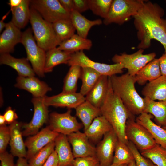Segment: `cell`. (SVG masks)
Returning <instances> with one entry per match:
<instances>
[{"instance_id": "6da1fadb", "label": "cell", "mask_w": 166, "mask_h": 166, "mask_svg": "<svg viewBox=\"0 0 166 166\" xmlns=\"http://www.w3.org/2000/svg\"><path fill=\"white\" fill-rule=\"evenodd\" d=\"M164 11L159 5L146 1L133 17L134 24L140 41L137 48L144 49L150 46L152 39L163 45L166 53V18H163Z\"/></svg>"}, {"instance_id": "7a4b0ae2", "label": "cell", "mask_w": 166, "mask_h": 166, "mask_svg": "<svg viewBox=\"0 0 166 166\" xmlns=\"http://www.w3.org/2000/svg\"><path fill=\"white\" fill-rule=\"evenodd\" d=\"M109 81L106 96L100 108L101 114L110 124L118 140L127 144L129 140L125 133L127 121L135 116L113 91L109 78Z\"/></svg>"}, {"instance_id": "3957f363", "label": "cell", "mask_w": 166, "mask_h": 166, "mask_svg": "<svg viewBox=\"0 0 166 166\" xmlns=\"http://www.w3.org/2000/svg\"><path fill=\"white\" fill-rule=\"evenodd\" d=\"M112 88L125 107L133 115H139L144 112L145 103L137 92L135 86L134 76L127 73L120 76L109 77Z\"/></svg>"}, {"instance_id": "277c9868", "label": "cell", "mask_w": 166, "mask_h": 166, "mask_svg": "<svg viewBox=\"0 0 166 166\" xmlns=\"http://www.w3.org/2000/svg\"><path fill=\"white\" fill-rule=\"evenodd\" d=\"M30 21L37 45L46 52L57 47L61 42L57 36L52 23L45 20L31 7Z\"/></svg>"}, {"instance_id": "5b68a950", "label": "cell", "mask_w": 166, "mask_h": 166, "mask_svg": "<svg viewBox=\"0 0 166 166\" xmlns=\"http://www.w3.org/2000/svg\"><path fill=\"white\" fill-rule=\"evenodd\" d=\"M144 2L142 0H113L103 23L106 25L112 23L122 25L135 16Z\"/></svg>"}, {"instance_id": "8992f818", "label": "cell", "mask_w": 166, "mask_h": 166, "mask_svg": "<svg viewBox=\"0 0 166 166\" xmlns=\"http://www.w3.org/2000/svg\"><path fill=\"white\" fill-rule=\"evenodd\" d=\"M32 29L29 28L22 32L21 43L24 47L27 58L35 73L40 77L45 76L44 70L46 52L36 42Z\"/></svg>"}, {"instance_id": "52a82bcc", "label": "cell", "mask_w": 166, "mask_h": 166, "mask_svg": "<svg viewBox=\"0 0 166 166\" xmlns=\"http://www.w3.org/2000/svg\"><path fill=\"white\" fill-rule=\"evenodd\" d=\"M67 65L71 66L77 65L81 67H87L92 68L101 75L111 77L123 72L124 68L121 63H115L109 65L96 62L90 59L84 53L81 51L72 53Z\"/></svg>"}, {"instance_id": "ba28073f", "label": "cell", "mask_w": 166, "mask_h": 166, "mask_svg": "<svg viewBox=\"0 0 166 166\" xmlns=\"http://www.w3.org/2000/svg\"><path fill=\"white\" fill-rule=\"evenodd\" d=\"M30 6L44 19L52 23L60 20L70 19V13L63 7L59 0H30Z\"/></svg>"}, {"instance_id": "9c48e42d", "label": "cell", "mask_w": 166, "mask_h": 166, "mask_svg": "<svg viewBox=\"0 0 166 166\" xmlns=\"http://www.w3.org/2000/svg\"><path fill=\"white\" fill-rule=\"evenodd\" d=\"M133 117L128 120L125 133L129 141L141 151L148 150L157 144L149 131Z\"/></svg>"}, {"instance_id": "30bf717a", "label": "cell", "mask_w": 166, "mask_h": 166, "mask_svg": "<svg viewBox=\"0 0 166 166\" xmlns=\"http://www.w3.org/2000/svg\"><path fill=\"white\" fill-rule=\"evenodd\" d=\"M143 52L144 49H140L132 54H127L125 53L120 55L116 54L112 60L115 63L122 64L124 68L127 69V73L134 76L142 68L155 59L156 56L155 53L144 54Z\"/></svg>"}, {"instance_id": "8fae6325", "label": "cell", "mask_w": 166, "mask_h": 166, "mask_svg": "<svg viewBox=\"0 0 166 166\" xmlns=\"http://www.w3.org/2000/svg\"><path fill=\"white\" fill-rule=\"evenodd\" d=\"M34 108L33 117L28 123H22V136H26L37 134L43 125L48 122L49 114L48 106L45 105L44 97H33L31 100Z\"/></svg>"}, {"instance_id": "7c38bea8", "label": "cell", "mask_w": 166, "mask_h": 166, "mask_svg": "<svg viewBox=\"0 0 166 166\" xmlns=\"http://www.w3.org/2000/svg\"><path fill=\"white\" fill-rule=\"evenodd\" d=\"M48 126L53 131L68 136L79 131L82 124L79 123L76 118L71 115V110L68 109L65 113L53 112L49 114Z\"/></svg>"}, {"instance_id": "4fadbf2b", "label": "cell", "mask_w": 166, "mask_h": 166, "mask_svg": "<svg viewBox=\"0 0 166 166\" xmlns=\"http://www.w3.org/2000/svg\"><path fill=\"white\" fill-rule=\"evenodd\" d=\"M59 134L52 130L48 126L27 138L25 141L27 149L26 158L29 160L47 144L54 141Z\"/></svg>"}, {"instance_id": "5bb4252c", "label": "cell", "mask_w": 166, "mask_h": 166, "mask_svg": "<svg viewBox=\"0 0 166 166\" xmlns=\"http://www.w3.org/2000/svg\"><path fill=\"white\" fill-rule=\"evenodd\" d=\"M118 140L113 129L104 135L96 147V156L99 166H109L113 164V153Z\"/></svg>"}, {"instance_id": "9a60e30c", "label": "cell", "mask_w": 166, "mask_h": 166, "mask_svg": "<svg viewBox=\"0 0 166 166\" xmlns=\"http://www.w3.org/2000/svg\"><path fill=\"white\" fill-rule=\"evenodd\" d=\"M72 148V152L75 159L96 156V147L91 145L89 139L84 132L79 131L67 136Z\"/></svg>"}, {"instance_id": "2e32d148", "label": "cell", "mask_w": 166, "mask_h": 166, "mask_svg": "<svg viewBox=\"0 0 166 166\" xmlns=\"http://www.w3.org/2000/svg\"><path fill=\"white\" fill-rule=\"evenodd\" d=\"M47 106L67 107L75 109L85 101V97L79 93L64 92L51 97H44Z\"/></svg>"}, {"instance_id": "e0dca14e", "label": "cell", "mask_w": 166, "mask_h": 166, "mask_svg": "<svg viewBox=\"0 0 166 166\" xmlns=\"http://www.w3.org/2000/svg\"><path fill=\"white\" fill-rule=\"evenodd\" d=\"M16 88L26 90L35 97H44L52 90L46 83L34 76L23 77L18 76L14 85Z\"/></svg>"}, {"instance_id": "ac0fdd59", "label": "cell", "mask_w": 166, "mask_h": 166, "mask_svg": "<svg viewBox=\"0 0 166 166\" xmlns=\"http://www.w3.org/2000/svg\"><path fill=\"white\" fill-rule=\"evenodd\" d=\"M5 28L0 36V54L13 52L16 45L21 43L22 34L11 21L6 23Z\"/></svg>"}, {"instance_id": "d6986e66", "label": "cell", "mask_w": 166, "mask_h": 166, "mask_svg": "<svg viewBox=\"0 0 166 166\" xmlns=\"http://www.w3.org/2000/svg\"><path fill=\"white\" fill-rule=\"evenodd\" d=\"M153 117L143 112L137 117L136 121L149 131L157 144L166 148V129L154 123L151 119Z\"/></svg>"}, {"instance_id": "ffe728a7", "label": "cell", "mask_w": 166, "mask_h": 166, "mask_svg": "<svg viewBox=\"0 0 166 166\" xmlns=\"http://www.w3.org/2000/svg\"><path fill=\"white\" fill-rule=\"evenodd\" d=\"M22 123L15 121L9 126L10 132L9 142L11 154L14 156L26 158L27 151L22 139L21 128Z\"/></svg>"}, {"instance_id": "44dd1931", "label": "cell", "mask_w": 166, "mask_h": 166, "mask_svg": "<svg viewBox=\"0 0 166 166\" xmlns=\"http://www.w3.org/2000/svg\"><path fill=\"white\" fill-rule=\"evenodd\" d=\"M109 82V77L101 75L95 85L86 95L85 100L100 109L106 96Z\"/></svg>"}, {"instance_id": "7402d4cb", "label": "cell", "mask_w": 166, "mask_h": 166, "mask_svg": "<svg viewBox=\"0 0 166 166\" xmlns=\"http://www.w3.org/2000/svg\"><path fill=\"white\" fill-rule=\"evenodd\" d=\"M0 64L10 66L17 72L19 76L29 77L35 75L27 58H16L10 53L0 54Z\"/></svg>"}, {"instance_id": "603a6c76", "label": "cell", "mask_w": 166, "mask_h": 166, "mask_svg": "<svg viewBox=\"0 0 166 166\" xmlns=\"http://www.w3.org/2000/svg\"><path fill=\"white\" fill-rule=\"evenodd\" d=\"M54 143L59 159L58 166H73L75 158L67 136L59 134Z\"/></svg>"}, {"instance_id": "cb8c5ba5", "label": "cell", "mask_w": 166, "mask_h": 166, "mask_svg": "<svg viewBox=\"0 0 166 166\" xmlns=\"http://www.w3.org/2000/svg\"><path fill=\"white\" fill-rule=\"evenodd\" d=\"M141 93L145 97L152 100L166 101V76L161 75L149 82Z\"/></svg>"}, {"instance_id": "d4e9b609", "label": "cell", "mask_w": 166, "mask_h": 166, "mask_svg": "<svg viewBox=\"0 0 166 166\" xmlns=\"http://www.w3.org/2000/svg\"><path fill=\"white\" fill-rule=\"evenodd\" d=\"M70 19L77 34L84 38H87L89 32L93 26L100 25L102 23L101 19L89 20L75 10L70 13Z\"/></svg>"}, {"instance_id": "484cf974", "label": "cell", "mask_w": 166, "mask_h": 166, "mask_svg": "<svg viewBox=\"0 0 166 166\" xmlns=\"http://www.w3.org/2000/svg\"><path fill=\"white\" fill-rule=\"evenodd\" d=\"M145 108L144 112L150 113L154 117L156 123L163 127L166 126V101H156L144 98Z\"/></svg>"}, {"instance_id": "4316f807", "label": "cell", "mask_w": 166, "mask_h": 166, "mask_svg": "<svg viewBox=\"0 0 166 166\" xmlns=\"http://www.w3.org/2000/svg\"><path fill=\"white\" fill-rule=\"evenodd\" d=\"M113 129L106 119L102 116L96 117L84 133L89 139L97 141Z\"/></svg>"}, {"instance_id": "83f0119b", "label": "cell", "mask_w": 166, "mask_h": 166, "mask_svg": "<svg viewBox=\"0 0 166 166\" xmlns=\"http://www.w3.org/2000/svg\"><path fill=\"white\" fill-rule=\"evenodd\" d=\"M72 54L60 50L57 47L47 51L44 69L45 73L51 72L55 66L59 64H67Z\"/></svg>"}, {"instance_id": "f1b7e54d", "label": "cell", "mask_w": 166, "mask_h": 166, "mask_svg": "<svg viewBox=\"0 0 166 166\" xmlns=\"http://www.w3.org/2000/svg\"><path fill=\"white\" fill-rule=\"evenodd\" d=\"M161 75L159 59L155 58L140 70L135 77L136 82L143 85Z\"/></svg>"}, {"instance_id": "f546056e", "label": "cell", "mask_w": 166, "mask_h": 166, "mask_svg": "<svg viewBox=\"0 0 166 166\" xmlns=\"http://www.w3.org/2000/svg\"><path fill=\"white\" fill-rule=\"evenodd\" d=\"M92 45L90 40L75 34L69 38L61 42L57 47L60 50L73 53L84 50H89Z\"/></svg>"}, {"instance_id": "4dcf8cb0", "label": "cell", "mask_w": 166, "mask_h": 166, "mask_svg": "<svg viewBox=\"0 0 166 166\" xmlns=\"http://www.w3.org/2000/svg\"><path fill=\"white\" fill-rule=\"evenodd\" d=\"M76 114L82 122L85 131L96 117L101 115L99 108L85 101L75 109Z\"/></svg>"}, {"instance_id": "1f68e13d", "label": "cell", "mask_w": 166, "mask_h": 166, "mask_svg": "<svg viewBox=\"0 0 166 166\" xmlns=\"http://www.w3.org/2000/svg\"><path fill=\"white\" fill-rule=\"evenodd\" d=\"M30 0H22L18 6L11 8L12 17L11 21L18 28H23L30 21Z\"/></svg>"}, {"instance_id": "d6a6232c", "label": "cell", "mask_w": 166, "mask_h": 166, "mask_svg": "<svg viewBox=\"0 0 166 166\" xmlns=\"http://www.w3.org/2000/svg\"><path fill=\"white\" fill-rule=\"evenodd\" d=\"M80 78L82 82L80 93L86 96L95 85L101 75L93 69L87 67H81Z\"/></svg>"}, {"instance_id": "836d02e7", "label": "cell", "mask_w": 166, "mask_h": 166, "mask_svg": "<svg viewBox=\"0 0 166 166\" xmlns=\"http://www.w3.org/2000/svg\"><path fill=\"white\" fill-rule=\"evenodd\" d=\"M134 160L133 154L127 144L118 140L115 150L113 164L128 165Z\"/></svg>"}, {"instance_id": "e575fe53", "label": "cell", "mask_w": 166, "mask_h": 166, "mask_svg": "<svg viewBox=\"0 0 166 166\" xmlns=\"http://www.w3.org/2000/svg\"><path fill=\"white\" fill-rule=\"evenodd\" d=\"M52 24L57 36L61 42L75 34L76 29L70 19L60 20Z\"/></svg>"}, {"instance_id": "d590c367", "label": "cell", "mask_w": 166, "mask_h": 166, "mask_svg": "<svg viewBox=\"0 0 166 166\" xmlns=\"http://www.w3.org/2000/svg\"><path fill=\"white\" fill-rule=\"evenodd\" d=\"M81 69V67L77 65L70 66L64 79L62 92H76L77 82L80 78Z\"/></svg>"}, {"instance_id": "8d00e7d4", "label": "cell", "mask_w": 166, "mask_h": 166, "mask_svg": "<svg viewBox=\"0 0 166 166\" xmlns=\"http://www.w3.org/2000/svg\"><path fill=\"white\" fill-rule=\"evenodd\" d=\"M141 154L156 166H166V148L157 144L150 149L141 151Z\"/></svg>"}, {"instance_id": "74e56055", "label": "cell", "mask_w": 166, "mask_h": 166, "mask_svg": "<svg viewBox=\"0 0 166 166\" xmlns=\"http://www.w3.org/2000/svg\"><path fill=\"white\" fill-rule=\"evenodd\" d=\"M89 9L104 19L109 12L113 0H87Z\"/></svg>"}, {"instance_id": "f35d334b", "label": "cell", "mask_w": 166, "mask_h": 166, "mask_svg": "<svg viewBox=\"0 0 166 166\" xmlns=\"http://www.w3.org/2000/svg\"><path fill=\"white\" fill-rule=\"evenodd\" d=\"M55 146L54 141L45 146L28 160L29 166H42L54 150Z\"/></svg>"}, {"instance_id": "ab89813d", "label": "cell", "mask_w": 166, "mask_h": 166, "mask_svg": "<svg viewBox=\"0 0 166 166\" xmlns=\"http://www.w3.org/2000/svg\"><path fill=\"white\" fill-rule=\"evenodd\" d=\"M127 145L133 154L136 166H156L150 159L142 156L131 142L129 141Z\"/></svg>"}, {"instance_id": "60d3db41", "label": "cell", "mask_w": 166, "mask_h": 166, "mask_svg": "<svg viewBox=\"0 0 166 166\" xmlns=\"http://www.w3.org/2000/svg\"><path fill=\"white\" fill-rule=\"evenodd\" d=\"M10 138L9 126L6 125L0 127V153L5 152Z\"/></svg>"}, {"instance_id": "b9f144b4", "label": "cell", "mask_w": 166, "mask_h": 166, "mask_svg": "<svg viewBox=\"0 0 166 166\" xmlns=\"http://www.w3.org/2000/svg\"><path fill=\"white\" fill-rule=\"evenodd\" d=\"M99 161L96 156L76 158L73 166H99Z\"/></svg>"}, {"instance_id": "7bdbcfd3", "label": "cell", "mask_w": 166, "mask_h": 166, "mask_svg": "<svg viewBox=\"0 0 166 166\" xmlns=\"http://www.w3.org/2000/svg\"><path fill=\"white\" fill-rule=\"evenodd\" d=\"M0 160L1 166H15L14 156L6 151L0 153Z\"/></svg>"}, {"instance_id": "ee69618b", "label": "cell", "mask_w": 166, "mask_h": 166, "mask_svg": "<svg viewBox=\"0 0 166 166\" xmlns=\"http://www.w3.org/2000/svg\"><path fill=\"white\" fill-rule=\"evenodd\" d=\"M74 10L81 13L89 9L87 0H73Z\"/></svg>"}, {"instance_id": "f6af8a7d", "label": "cell", "mask_w": 166, "mask_h": 166, "mask_svg": "<svg viewBox=\"0 0 166 166\" xmlns=\"http://www.w3.org/2000/svg\"><path fill=\"white\" fill-rule=\"evenodd\" d=\"M5 119L6 123L10 124L18 118V117L14 110L11 107H9L3 115Z\"/></svg>"}, {"instance_id": "bcb514c9", "label": "cell", "mask_w": 166, "mask_h": 166, "mask_svg": "<svg viewBox=\"0 0 166 166\" xmlns=\"http://www.w3.org/2000/svg\"><path fill=\"white\" fill-rule=\"evenodd\" d=\"M58 156L54 149L42 166H58Z\"/></svg>"}, {"instance_id": "7dc6e473", "label": "cell", "mask_w": 166, "mask_h": 166, "mask_svg": "<svg viewBox=\"0 0 166 166\" xmlns=\"http://www.w3.org/2000/svg\"><path fill=\"white\" fill-rule=\"evenodd\" d=\"M63 7L67 11L71 13L74 10L73 0H59Z\"/></svg>"}, {"instance_id": "c3c4849f", "label": "cell", "mask_w": 166, "mask_h": 166, "mask_svg": "<svg viewBox=\"0 0 166 166\" xmlns=\"http://www.w3.org/2000/svg\"><path fill=\"white\" fill-rule=\"evenodd\" d=\"M158 59L161 75L166 76V53H164Z\"/></svg>"}, {"instance_id": "681fc988", "label": "cell", "mask_w": 166, "mask_h": 166, "mask_svg": "<svg viewBox=\"0 0 166 166\" xmlns=\"http://www.w3.org/2000/svg\"><path fill=\"white\" fill-rule=\"evenodd\" d=\"M27 160L25 158H18L15 166H29Z\"/></svg>"}, {"instance_id": "f907efd6", "label": "cell", "mask_w": 166, "mask_h": 166, "mask_svg": "<svg viewBox=\"0 0 166 166\" xmlns=\"http://www.w3.org/2000/svg\"><path fill=\"white\" fill-rule=\"evenodd\" d=\"M22 0H10L8 4L10 6L11 8L16 7L19 5Z\"/></svg>"}, {"instance_id": "816d5d0a", "label": "cell", "mask_w": 166, "mask_h": 166, "mask_svg": "<svg viewBox=\"0 0 166 166\" xmlns=\"http://www.w3.org/2000/svg\"><path fill=\"white\" fill-rule=\"evenodd\" d=\"M10 11L8 12L5 15H4L2 18L1 20L0 21V33L2 31V30L4 28H5L6 23H5L4 22V21L6 18L8 14L9 13Z\"/></svg>"}, {"instance_id": "f5cc1de1", "label": "cell", "mask_w": 166, "mask_h": 166, "mask_svg": "<svg viewBox=\"0 0 166 166\" xmlns=\"http://www.w3.org/2000/svg\"><path fill=\"white\" fill-rule=\"evenodd\" d=\"M6 123L5 119L3 115H0V126H2L6 125Z\"/></svg>"}, {"instance_id": "db71d44e", "label": "cell", "mask_w": 166, "mask_h": 166, "mask_svg": "<svg viewBox=\"0 0 166 166\" xmlns=\"http://www.w3.org/2000/svg\"><path fill=\"white\" fill-rule=\"evenodd\" d=\"M109 166H128V165L126 164H121V165H117V164H111V165Z\"/></svg>"}, {"instance_id": "11a10c76", "label": "cell", "mask_w": 166, "mask_h": 166, "mask_svg": "<svg viewBox=\"0 0 166 166\" xmlns=\"http://www.w3.org/2000/svg\"><path fill=\"white\" fill-rule=\"evenodd\" d=\"M128 165V166H136L134 160L130 163Z\"/></svg>"}, {"instance_id": "9f6ffc18", "label": "cell", "mask_w": 166, "mask_h": 166, "mask_svg": "<svg viewBox=\"0 0 166 166\" xmlns=\"http://www.w3.org/2000/svg\"><path fill=\"white\" fill-rule=\"evenodd\" d=\"M163 128H164V129H166V126H165V127H163Z\"/></svg>"}]
</instances>
